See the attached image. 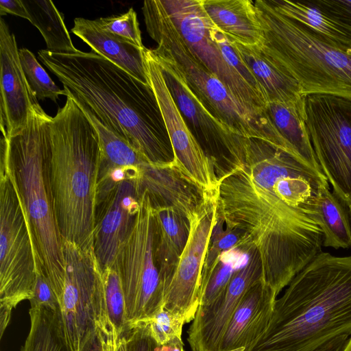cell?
<instances>
[{
  "label": "cell",
  "mask_w": 351,
  "mask_h": 351,
  "mask_svg": "<svg viewBox=\"0 0 351 351\" xmlns=\"http://www.w3.org/2000/svg\"><path fill=\"white\" fill-rule=\"evenodd\" d=\"M217 218L215 196L210 197L191 223L186 245L162 293L163 308L185 324L194 319L198 309L202 271Z\"/></svg>",
  "instance_id": "5bb4252c"
},
{
  "label": "cell",
  "mask_w": 351,
  "mask_h": 351,
  "mask_svg": "<svg viewBox=\"0 0 351 351\" xmlns=\"http://www.w3.org/2000/svg\"><path fill=\"white\" fill-rule=\"evenodd\" d=\"M128 351H154V341L141 330H134L125 334Z\"/></svg>",
  "instance_id": "60d3db41"
},
{
  "label": "cell",
  "mask_w": 351,
  "mask_h": 351,
  "mask_svg": "<svg viewBox=\"0 0 351 351\" xmlns=\"http://www.w3.org/2000/svg\"><path fill=\"white\" fill-rule=\"evenodd\" d=\"M350 335L342 334L337 335L308 351H343Z\"/></svg>",
  "instance_id": "7bdbcfd3"
},
{
  "label": "cell",
  "mask_w": 351,
  "mask_h": 351,
  "mask_svg": "<svg viewBox=\"0 0 351 351\" xmlns=\"http://www.w3.org/2000/svg\"><path fill=\"white\" fill-rule=\"evenodd\" d=\"M155 241L154 209L143 192L134 222L114 263L125 300L126 333L163 307Z\"/></svg>",
  "instance_id": "9c48e42d"
},
{
  "label": "cell",
  "mask_w": 351,
  "mask_h": 351,
  "mask_svg": "<svg viewBox=\"0 0 351 351\" xmlns=\"http://www.w3.org/2000/svg\"><path fill=\"white\" fill-rule=\"evenodd\" d=\"M36 266L30 233L14 187L0 171V330L2 337L12 311L30 300Z\"/></svg>",
  "instance_id": "30bf717a"
},
{
  "label": "cell",
  "mask_w": 351,
  "mask_h": 351,
  "mask_svg": "<svg viewBox=\"0 0 351 351\" xmlns=\"http://www.w3.org/2000/svg\"><path fill=\"white\" fill-rule=\"evenodd\" d=\"M210 34L226 64L237 72L254 90L267 99L265 93L242 60L232 42L215 25L211 29Z\"/></svg>",
  "instance_id": "e575fe53"
},
{
  "label": "cell",
  "mask_w": 351,
  "mask_h": 351,
  "mask_svg": "<svg viewBox=\"0 0 351 351\" xmlns=\"http://www.w3.org/2000/svg\"><path fill=\"white\" fill-rule=\"evenodd\" d=\"M16 38L0 19V124L8 138L24 129L32 111L40 106L21 66Z\"/></svg>",
  "instance_id": "e0dca14e"
},
{
  "label": "cell",
  "mask_w": 351,
  "mask_h": 351,
  "mask_svg": "<svg viewBox=\"0 0 351 351\" xmlns=\"http://www.w3.org/2000/svg\"><path fill=\"white\" fill-rule=\"evenodd\" d=\"M51 118L40 106L20 132L8 138L2 135L0 171L8 174L23 208L36 272L54 289L63 280L64 262L49 177Z\"/></svg>",
  "instance_id": "5b68a950"
},
{
  "label": "cell",
  "mask_w": 351,
  "mask_h": 351,
  "mask_svg": "<svg viewBox=\"0 0 351 351\" xmlns=\"http://www.w3.org/2000/svg\"><path fill=\"white\" fill-rule=\"evenodd\" d=\"M254 5L263 31L260 47L298 81L305 96L351 99V49L281 14L267 0Z\"/></svg>",
  "instance_id": "52a82bcc"
},
{
  "label": "cell",
  "mask_w": 351,
  "mask_h": 351,
  "mask_svg": "<svg viewBox=\"0 0 351 351\" xmlns=\"http://www.w3.org/2000/svg\"><path fill=\"white\" fill-rule=\"evenodd\" d=\"M142 11L147 32L158 45L152 52L179 70L207 110L240 136L265 141L291 154L265 110L239 101L195 55L176 29L161 0H147Z\"/></svg>",
  "instance_id": "8992f818"
},
{
  "label": "cell",
  "mask_w": 351,
  "mask_h": 351,
  "mask_svg": "<svg viewBox=\"0 0 351 351\" xmlns=\"http://www.w3.org/2000/svg\"><path fill=\"white\" fill-rule=\"evenodd\" d=\"M265 112L292 154L311 169L324 174L306 125L304 106L269 101Z\"/></svg>",
  "instance_id": "d4e9b609"
},
{
  "label": "cell",
  "mask_w": 351,
  "mask_h": 351,
  "mask_svg": "<svg viewBox=\"0 0 351 351\" xmlns=\"http://www.w3.org/2000/svg\"><path fill=\"white\" fill-rule=\"evenodd\" d=\"M11 14L29 21V14L23 3L22 0H1L0 1V14Z\"/></svg>",
  "instance_id": "b9f144b4"
},
{
  "label": "cell",
  "mask_w": 351,
  "mask_h": 351,
  "mask_svg": "<svg viewBox=\"0 0 351 351\" xmlns=\"http://www.w3.org/2000/svg\"><path fill=\"white\" fill-rule=\"evenodd\" d=\"M152 53L161 67L171 96L198 143L203 141L210 147L226 151L231 161L240 149V136L207 110L172 62Z\"/></svg>",
  "instance_id": "ac0fdd59"
},
{
  "label": "cell",
  "mask_w": 351,
  "mask_h": 351,
  "mask_svg": "<svg viewBox=\"0 0 351 351\" xmlns=\"http://www.w3.org/2000/svg\"><path fill=\"white\" fill-rule=\"evenodd\" d=\"M305 122L319 165L332 193L351 207V99L305 96Z\"/></svg>",
  "instance_id": "8fae6325"
},
{
  "label": "cell",
  "mask_w": 351,
  "mask_h": 351,
  "mask_svg": "<svg viewBox=\"0 0 351 351\" xmlns=\"http://www.w3.org/2000/svg\"><path fill=\"white\" fill-rule=\"evenodd\" d=\"M343 351H351V335Z\"/></svg>",
  "instance_id": "bcb514c9"
},
{
  "label": "cell",
  "mask_w": 351,
  "mask_h": 351,
  "mask_svg": "<svg viewBox=\"0 0 351 351\" xmlns=\"http://www.w3.org/2000/svg\"><path fill=\"white\" fill-rule=\"evenodd\" d=\"M149 84L154 92L173 151V165L207 195L215 196L218 178L215 160L208 156L188 128L166 84L160 66L145 48Z\"/></svg>",
  "instance_id": "7c38bea8"
},
{
  "label": "cell",
  "mask_w": 351,
  "mask_h": 351,
  "mask_svg": "<svg viewBox=\"0 0 351 351\" xmlns=\"http://www.w3.org/2000/svg\"><path fill=\"white\" fill-rule=\"evenodd\" d=\"M136 186L146 192L152 205L175 210L190 222L202 211L210 197L184 176L172 162L156 165L147 162L141 170Z\"/></svg>",
  "instance_id": "d6986e66"
},
{
  "label": "cell",
  "mask_w": 351,
  "mask_h": 351,
  "mask_svg": "<svg viewBox=\"0 0 351 351\" xmlns=\"http://www.w3.org/2000/svg\"><path fill=\"white\" fill-rule=\"evenodd\" d=\"M71 32L93 51L117 65L145 84L149 85L144 50L100 27L95 20L77 17Z\"/></svg>",
  "instance_id": "44dd1931"
},
{
  "label": "cell",
  "mask_w": 351,
  "mask_h": 351,
  "mask_svg": "<svg viewBox=\"0 0 351 351\" xmlns=\"http://www.w3.org/2000/svg\"><path fill=\"white\" fill-rule=\"evenodd\" d=\"M348 213H349V215H350V221H351V207L348 208Z\"/></svg>",
  "instance_id": "7dc6e473"
},
{
  "label": "cell",
  "mask_w": 351,
  "mask_h": 351,
  "mask_svg": "<svg viewBox=\"0 0 351 351\" xmlns=\"http://www.w3.org/2000/svg\"><path fill=\"white\" fill-rule=\"evenodd\" d=\"M29 333L21 351H68L51 311L38 306L29 311Z\"/></svg>",
  "instance_id": "4dcf8cb0"
},
{
  "label": "cell",
  "mask_w": 351,
  "mask_h": 351,
  "mask_svg": "<svg viewBox=\"0 0 351 351\" xmlns=\"http://www.w3.org/2000/svg\"><path fill=\"white\" fill-rule=\"evenodd\" d=\"M136 182L124 180L96 199L93 252L101 270L112 267L139 208Z\"/></svg>",
  "instance_id": "2e32d148"
},
{
  "label": "cell",
  "mask_w": 351,
  "mask_h": 351,
  "mask_svg": "<svg viewBox=\"0 0 351 351\" xmlns=\"http://www.w3.org/2000/svg\"><path fill=\"white\" fill-rule=\"evenodd\" d=\"M40 60L63 84L65 96L91 112L150 162L169 163L173 155L150 85L91 50L76 53L38 51Z\"/></svg>",
  "instance_id": "7a4b0ae2"
},
{
  "label": "cell",
  "mask_w": 351,
  "mask_h": 351,
  "mask_svg": "<svg viewBox=\"0 0 351 351\" xmlns=\"http://www.w3.org/2000/svg\"><path fill=\"white\" fill-rule=\"evenodd\" d=\"M183 345L184 344L182 339L177 340L164 346H156L154 349V351H183Z\"/></svg>",
  "instance_id": "f6af8a7d"
},
{
  "label": "cell",
  "mask_w": 351,
  "mask_h": 351,
  "mask_svg": "<svg viewBox=\"0 0 351 351\" xmlns=\"http://www.w3.org/2000/svg\"><path fill=\"white\" fill-rule=\"evenodd\" d=\"M66 97L50 123L49 183L63 241L89 249L93 247L101 147L88 117Z\"/></svg>",
  "instance_id": "277c9868"
},
{
  "label": "cell",
  "mask_w": 351,
  "mask_h": 351,
  "mask_svg": "<svg viewBox=\"0 0 351 351\" xmlns=\"http://www.w3.org/2000/svg\"><path fill=\"white\" fill-rule=\"evenodd\" d=\"M184 324L182 319L161 307L132 330H143L156 346H161L182 339Z\"/></svg>",
  "instance_id": "836d02e7"
},
{
  "label": "cell",
  "mask_w": 351,
  "mask_h": 351,
  "mask_svg": "<svg viewBox=\"0 0 351 351\" xmlns=\"http://www.w3.org/2000/svg\"><path fill=\"white\" fill-rule=\"evenodd\" d=\"M29 302L31 306L46 308L55 315L58 313L57 300L53 289L46 277L39 272H36V282Z\"/></svg>",
  "instance_id": "f35d334b"
},
{
  "label": "cell",
  "mask_w": 351,
  "mask_h": 351,
  "mask_svg": "<svg viewBox=\"0 0 351 351\" xmlns=\"http://www.w3.org/2000/svg\"><path fill=\"white\" fill-rule=\"evenodd\" d=\"M241 144L239 160L217 176V213L226 228L239 233V249L257 252L261 280L278 296L322 251L323 233L274 191L275 180L296 158L258 138L241 136Z\"/></svg>",
  "instance_id": "6da1fadb"
},
{
  "label": "cell",
  "mask_w": 351,
  "mask_h": 351,
  "mask_svg": "<svg viewBox=\"0 0 351 351\" xmlns=\"http://www.w3.org/2000/svg\"><path fill=\"white\" fill-rule=\"evenodd\" d=\"M95 21L102 29L132 43L139 48H145L136 13L132 8L124 14L101 17Z\"/></svg>",
  "instance_id": "d590c367"
},
{
  "label": "cell",
  "mask_w": 351,
  "mask_h": 351,
  "mask_svg": "<svg viewBox=\"0 0 351 351\" xmlns=\"http://www.w3.org/2000/svg\"><path fill=\"white\" fill-rule=\"evenodd\" d=\"M102 295L107 315L121 333H126V305L123 286L115 264L101 270Z\"/></svg>",
  "instance_id": "1f68e13d"
},
{
  "label": "cell",
  "mask_w": 351,
  "mask_h": 351,
  "mask_svg": "<svg viewBox=\"0 0 351 351\" xmlns=\"http://www.w3.org/2000/svg\"><path fill=\"white\" fill-rule=\"evenodd\" d=\"M276 299L261 278L254 283L230 321L219 351H251L268 328Z\"/></svg>",
  "instance_id": "ffe728a7"
},
{
  "label": "cell",
  "mask_w": 351,
  "mask_h": 351,
  "mask_svg": "<svg viewBox=\"0 0 351 351\" xmlns=\"http://www.w3.org/2000/svg\"><path fill=\"white\" fill-rule=\"evenodd\" d=\"M102 351H128L125 334L119 332L108 316H101L96 324Z\"/></svg>",
  "instance_id": "74e56055"
},
{
  "label": "cell",
  "mask_w": 351,
  "mask_h": 351,
  "mask_svg": "<svg viewBox=\"0 0 351 351\" xmlns=\"http://www.w3.org/2000/svg\"><path fill=\"white\" fill-rule=\"evenodd\" d=\"M342 334L351 335V256L321 251L276 299L251 351H308Z\"/></svg>",
  "instance_id": "3957f363"
},
{
  "label": "cell",
  "mask_w": 351,
  "mask_h": 351,
  "mask_svg": "<svg viewBox=\"0 0 351 351\" xmlns=\"http://www.w3.org/2000/svg\"><path fill=\"white\" fill-rule=\"evenodd\" d=\"M80 108L90 119L99 136L101 147L99 173L121 168L135 173L138 180L142 167L149 160L125 140L100 123L91 112Z\"/></svg>",
  "instance_id": "83f0119b"
},
{
  "label": "cell",
  "mask_w": 351,
  "mask_h": 351,
  "mask_svg": "<svg viewBox=\"0 0 351 351\" xmlns=\"http://www.w3.org/2000/svg\"><path fill=\"white\" fill-rule=\"evenodd\" d=\"M314 219L322 231L323 246L351 248V221L348 208L330 191V186L324 187L319 192Z\"/></svg>",
  "instance_id": "4316f807"
},
{
  "label": "cell",
  "mask_w": 351,
  "mask_h": 351,
  "mask_svg": "<svg viewBox=\"0 0 351 351\" xmlns=\"http://www.w3.org/2000/svg\"><path fill=\"white\" fill-rule=\"evenodd\" d=\"M183 351H184V350Z\"/></svg>",
  "instance_id": "c3c4849f"
},
{
  "label": "cell",
  "mask_w": 351,
  "mask_h": 351,
  "mask_svg": "<svg viewBox=\"0 0 351 351\" xmlns=\"http://www.w3.org/2000/svg\"><path fill=\"white\" fill-rule=\"evenodd\" d=\"M29 21L40 32L47 50L54 53H76V49L64 22L62 14L51 1L22 0Z\"/></svg>",
  "instance_id": "f1b7e54d"
},
{
  "label": "cell",
  "mask_w": 351,
  "mask_h": 351,
  "mask_svg": "<svg viewBox=\"0 0 351 351\" xmlns=\"http://www.w3.org/2000/svg\"><path fill=\"white\" fill-rule=\"evenodd\" d=\"M247 261L232 276L225 291L211 304L198 307L187 332L191 351H219L223 335L250 288L261 278L258 255L247 251Z\"/></svg>",
  "instance_id": "9a60e30c"
},
{
  "label": "cell",
  "mask_w": 351,
  "mask_h": 351,
  "mask_svg": "<svg viewBox=\"0 0 351 351\" xmlns=\"http://www.w3.org/2000/svg\"><path fill=\"white\" fill-rule=\"evenodd\" d=\"M180 34L198 59L241 102L265 110L267 99L254 90L223 60L211 37L213 23L202 0H161Z\"/></svg>",
  "instance_id": "4fadbf2b"
},
{
  "label": "cell",
  "mask_w": 351,
  "mask_h": 351,
  "mask_svg": "<svg viewBox=\"0 0 351 351\" xmlns=\"http://www.w3.org/2000/svg\"><path fill=\"white\" fill-rule=\"evenodd\" d=\"M279 13L298 21L337 45L351 49V27L313 4L310 0H267Z\"/></svg>",
  "instance_id": "484cf974"
},
{
  "label": "cell",
  "mask_w": 351,
  "mask_h": 351,
  "mask_svg": "<svg viewBox=\"0 0 351 351\" xmlns=\"http://www.w3.org/2000/svg\"><path fill=\"white\" fill-rule=\"evenodd\" d=\"M22 69L29 86L38 100L48 98L56 102L59 95H65L38 63L34 53L26 48L19 50Z\"/></svg>",
  "instance_id": "d6a6232c"
},
{
  "label": "cell",
  "mask_w": 351,
  "mask_h": 351,
  "mask_svg": "<svg viewBox=\"0 0 351 351\" xmlns=\"http://www.w3.org/2000/svg\"><path fill=\"white\" fill-rule=\"evenodd\" d=\"M310 1L324 12L351 27V1Z\"/></svg>",
  "instance_id": "ab89813d"
},
{
  "label": "cell",
  "mask_w": 351,
  "mask_h": 351,
  "mask_svg": "<svg viewBox=\"0 0 351 351\" xmlns=\"http://www.w3.org/2000/svg\"><path fill=\"white\" fill-rule=\"evenodd\" d=\"M232 42L265 93L267 102L304 106L305 95L298 81L260 45L247 46Z\"/></svg>",
  "instance_id": "7402d4cb"
},
{
  "label": "cell",
  "mask_w": 351,
  "mask_h": 351,
  "mask_svg": "<svg viewBox=\"0 0 351 351\" xmlns=\"http://www.w3.org/2000/svg\"><path fill=\"white\" fill-rule=\"evenodd\" d=\"M213 25L232 41L260 45L263 31L254 3L250 0H202Z\"/></svg>",
  "instance_id": "603a6c76"
},
{
  "label": "cell",
  "mask_w": 351,
  "mask_h": 351,
  "mask_svg": "<svg viewBox=\"0 0 351 351\" xmlns=\"http://www.w3.org/2000/svg\"><path fill=\"white\" fill-rule=\"evenodd\" d=\"M223 221L217 213V222L212 232L202 275L211 269L223 252L234 247L238 248L239 233L234 230L223 228Z\"/></svg>",
  "instance_id": "8d00e7d4"
},
{
  "label": "cell",
  "mask_w": 351,
  "mask_h": 351,
  "mask_svg": "<svg viewBox=\"0 0 351 351\" xmlns=\"http://www.w3.org/2000/svg\"><path fill=\"white\" fill-rule=\"evenodd\" d=\"M82 351H102L97 330L96 334L86 343Z\"/></svg>",
  "instance_id": "ee69618b"
},
{
  "label": "cell",
  "mask_w": 351,
  "mask_h": 351,
  "mask_svg": "<svg viewBox=\"0 0 351 351\" xmlns=\"http://www.w3.org/2000/svg\"><path fill=\"white\" fill-rule=\"evenodd\" d=\"M155 256L160 274L162 295L169 285L186 245L191 223L171 208H154Z\"/></svg>",
  "instance_id": "cb8c5ba5"
},
{
  "label": "cell",
  "mask_w": 351,
  "mask_h": 351,
  "mask_svg": "<svg viewBox=\"0 0 351 351\" xmlns=\"http://www.w3.org/2000/svg\"><path fill=\"white\" fill-rule=\"evenodd\" d=\"M64 278L53 290L58 304L56 324L68 351H82L96 334V324L105 309L101 269L93 247L83 249L63 241Z\"/></svg>",
  "instance_id": "ba28073f"
},
{
  "label": "cell",
  "mask_w": 351,
  "mask_h": 351,
  "mask_svg": "<svg viewBox=\"0 0 351 351\" xmlns=\"http://www.w3.org/2000/svg\"><path fill=\"white\" fill-rule=\"evenodd\" d=\"M245 255L237 247L221 253L211 269L202 276L198 307L211 304L225 291L234 272L244 266Z\"/></svg>",
  "instance_id": "f546056e"
}]
</instances>
